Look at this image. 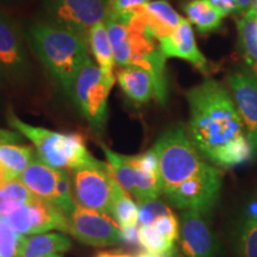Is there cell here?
Instances as JSON below:
<instances>
[{
    "mask_svg": "<svg viewBox=\"0 0 257 257\" xmlns=\"http://www.w3.org/2000/svg\"><path fill=\"white\" fill-rule=\"evenodd\" d=\"M189 138L204 159L232 168L252 159L245 127L234 100L216 80H206L187 92Z\"/></svg>",
    "mask_w": 257,
    "mask_h": 257,
    "instance_id": "6da1fadb",
    "label": "cell"
},
{
    "mask_svg": "<svg viewBox=\"0 0 257 257\" xmlns=\"http://www.w3.org/2000/svg\"><path fill=\"white\" fill-rule=\"evenodd\" d=\"M161 191L173 206L206 214L219 199L221 174L202 159L182 125L168 128L155 147Z\"/></svg>",
    "mask_w": 257,
    "mask_h": 257,
    "instance_id": "7a4b0ae2",
    "label": "cell"
},
{
    "mask_svg": "<svg viewBox=\"0 0 257 257\" xmlns=\"http://www.w3.org/2000/svg\"><path fill=\"white\" fill-rule=\"evenodd\" d=\"M28 38L51 78L70 94L79 70L91 59L88 41L75 32L47 22L32 25Z\"/></svg>",
    "mask_w": 257,
    "mask_h": 257,
    "instance_id": "3957f363",
    "label": "cell"
},
{
    "mask_svg": "<svg viewBox=\"0 0 257 257\" xmlns=\"http://www.w3.org/2000/svg\"><path fill=\"white\" fill-rule=\"evenodd\" d=\"M9 124L31 141L44 163L57 169H74L94 160L78 134H60L48 128L32 126L10 112Z\"/></svg>",
    "mask_w": 257,
    "mask_h": 257,
    "instance_id": "277c9868",
    "label": "cell"
},
{
    "mask_svg": "<svg viewBox=\"0 0 257 257\" xmlns=\"http://www.w3.org/2000/svg\"><path fill=\"white\" fill-rule=\"evenodd\" d=\"M113 74H106L89 59L74 80L70 95L93 130L100 133L107 118L108 95L114 85Z\"/></svg>",
    "mask_w": 257,
    "mask_h": 257,
    "instance_id": "5b68a950",
    "label": "cell"
},
{
    "mask_svg": "<svg viewBox=\"0 0 257 257\" xmlns=\"http://www.w3.org/2000/svg\"><path fill=\"white\" fill-rule=\"evenodd\" d=\"M117 184L110 165L96 159L72 169V191L76 204L107 216H111Z\"/></svg>",
    "mask_w": 257,
    "mask_h": 257,
    "instance_id": "8992f818",
    "label": "cell"
},
{
    "mask_svg": "<svg viewBox=\"0 0 257 257\" xmlns=\"http://www.w3.org/2000/svg\"><path fill=\"white\" fill-rule=\"evenodd\" d=\"M108 0H44V22L67 29L88 41L95 24L104 22Z\"/></svg>",
    "mask_w": 257,
    "mask_h": 257,
    "instance_id": "52a82bcc",
    "label": "cell"
},
{
    "mask_svg": "<svg viewBox=\"0 0 257 257\" xmlns=\"http://www.w3.org/2000/svg\"><path fill=\"white\" fill-rule=\"evenodd\" d=\"M2 218L22 234L44 233L54 229L70 232L68 217L51 201L37 197Z\"/></svg>",
    "mask_w": 257,
    "mask_h": 257,
    "instance_id": "ba28073f",
    "label": "cell"
},
{
    "mask_svg": "<svg viewBox=\"0 0 257 257\" xmlns=\"http://www.w3.org/2000/svg\"><path fill=\"white\" fill-rule=\"evenodd\" d=\"M108 165L111 167L114 179L126 191L133 194L140 202L159 199L161 191L160 175L148 173L141 169L130 156L119 155L112 152L107 147L102 146Z\"/></svg>",
    "mask_w": 257,
    "mask_h": 257,
    "instance_id": "9c48e42d",
    "label": "cell"
},
{
    "mask_svg": "<svg viewBox=\"0 0 257 257\" xmlns=\"http://www.w3.org/2000/svg\"><path fill=\"white\" fill-rule=\"evenodd\" d=\"M70 232L80 242L94 246L112 245L120 242V229L107 214L76 204L69 217Z\"/></svg>",
    "mask_w": 257,
    "mask_h": 257,
    "instance_id": "30bf717a",
    "label": "cell"
},
{
    "mask_svg": "<svg viewBox=\"0 0 257 257\" xmlns=\"http://www.w3.org/2000/svg\"><path fill=\"white\" fill-rule=\"evenodd\" d=\"M179 239L185 257H218L219 242L201 212H182Z\"/></svg>",
    "mask_w": 257,
    "mask_h": 257,
    "instance_id": "8fae6325",
    "label": "cell"
},
{
    "mask_svg": "<svg viewBox=\"0 0 257 257\" xmlns=\"http://www.w3.org/2000/svg\"><path fill=\"white\" fill-rule=\"evenodd\" d=\"M234 104L245 127L252 157L257 156V76L250 72H236L229 76Z\"/></svg>",
    "mask_w": 257,
    "mask_h": 257,
    "instance_id": "7c38bea8",
    "label": "cell"
},
{
    "mask_svg": "<svg viewBox=\"0 0 257 257\" xmlns=\"http://www.w3.org/2000/svg\"><path fill=\"white\" fill-rule=\"evenodd\" d=\"M30 62L21 35L9 17L0 14V72L12 80L24 78Z\"/></svg>",
    "mask_w": 257,
    "mask_h": 257,
    "instance_id": "4fadbf2b",
    "label": "cell"
},
{
    "mask_svg": "<svg viewBox=\"0 0 257 257\" xmlns=\"http://www.w3.org/2000/svg\"><path fill=\"white\" fill-rule=\"evenodd\" d=\"M159 43L166 57H176L188 61L201 72H207V60L199 50L192 24L187 19H182L179 27L168 36L161 38Z\"/></svg>",
    "mask_w": 257,
    "mask_h": 257,
    "instance_id": "5bb4252c",
    "label": "cell"
},
{
    "mask_svg": "<svg viewBox=\"0 0 257 257\" xmlns=\"http://www.w3.org/2000/svg\"><path fill=\"white\" fill-rule=\"evenodd\" d=\"M61 172L62 169L48 166L40 159H34L18 179L35 197L53 202L56 195Z\"/></svg>",
    "mask_w": 257,
    "mask_h": 257,
    "instance_id": "9a60e30c",
    "label": "cell"
},
{
    "mask_svg": "<svg viewBox=\"0 0 257 257\" xmlns=\"http://www.w3.org/2000/svg\"><path fill=\"white\" fill-rule=\"evenodd\" d=\"M117 80L125 95L136 104H146L156 96L155 80L148 70L142 67H121L117 73Z\"/></svg>",
    "mask_w": 257,
    "mask_h": 257,
    "instance_id": "2e32d148",
    "label": "cell"
},
{
    "mask_svg": "<svg viewBox=\"0 0 257 257\" xmlns=\"http://www.w3.org/2000/svg\"><path fill=\"white\" fill-rule=\"evenodd\" d=\"M141 15L148 31L157 41L172 34L184 19L165 0L149 2L141 9Z\"/></svg>",
    "mask_w": 257,
    "mask_h": 257,
    "instance_id": "e0dca14e",
    "label": "cell"
},
{
    "mask_svg": "<svg viewBox=\"0 0 257 257\" xmlns=\"http://www.w3.org/2000/svg\"><path fill=\"white\" fill-rule=\"evenodd\" d=\"M70 239L61 233H38L27 238L19 257H48L69 250Z\"/></svg>",
    "mask_w": 257,
    "mask_h": 257,
    "instance_id": "ac0fdd59",
    "label": "cell"
},
{
    "mask_svg": "<svg viewBox=\"0 0 257 257\" xmlns=\"http://www.w3.org/2000/svg\"><path fill=\"white\" fill-rule=\"evenodd\" d=\"M237 257H257V214L246 211L233 230Z\"/></svg>",
    "mask_w": 257,
    "mask_h": 257,
    "instance_id": "d6986e66",
    "label": "cell"
},
{
    "mask_svg": "<svg viewBox=\"0 0 257 257\" xmlns=\"http://www.w3.org/2000/svg\"><path fill=\"white\" fill-rule=\"evenodd\" d=\"M88 47L98 66L106 74H113L115 60L105 22H100L91 29L88 34Z\"/></svg>",
    "mask_w": 257,
    "mask_h": 257,
    "instance_id": "ffe728a7",
    "label": "cell"
},
{
    "mask_svg": "<svg viewBox=\"0 0 257 257\" xmlns=\"http://www.w3.org/2000/svg\"><path fill=\"white\" fill-rule=\"evenodd\" d=\"M185 12L191 24H194L202 34L219 29L224 18V15L208 0H192L185 6Z\"/></svg>",
    "mask_w": 257,
    "mask_h": 257,
    "instance_id": "44dd1931",
    "label": "cell"
},
{
    "mask_svg": "<svg viewBox=\"0 0 257 257\" xmlns=\"http://www.w3.org/2000/svg\"><path fill=\"white\" fill-rule=\"evenodd\" d=\"M34 160V150L16 143L0 144V166L4 168L9 180L17 179Z\"/></svg>",
    "mask_w": 257,
    "mask_h": 257,
    "instance_id": "7402d4cb",
    "label": "cell"
},
{
    "mask_svg": "<svg viewBox=\"0 0 257 257\" xmlns=\"http://www.w3.org/2000/svg\"><path fill=\"white\" fill-rule=\"evenodd\" d=\"M257 15L252 11L245 12L244 16L237 22L239 32V43L242 48L244 60L257 76Z\"/></svg>",
    "mask_w": 257,
    "mask_h": 257,
    "instance_id": "603a6c76",
    "label": "cell"
},
{
    "mask_svg": "<svg viewBox=\"0 0 257 257\" xmlns=\"http://www.w3.org/2000/svg\"><path fill=\"white\" fill-rule=\"evenodd\" d=\"M111 216L120 230L138 226V206L119 184L114 189Z\"/></svg>",
    "mask_w": 257,
    "mask_h": 257,
    "instance_id": "cb8c5ba5",
    "label": "cell"
},
{
    "mask_svg": "<svg viewBox=\"0 0 257 257\" xmlns=\"http://www.w3.org/2000/svg\"><path fill=\"white\" fill-rule=\"evenodd\" d=\"M104 22L106 28H107L115 64L119 67L128 66L131 59V49L127 27L117 19L110 17V16H106Z\"/></svg>",
    "mask_w": 257,
    "mask_h": 257,
    "instance_id": "d4e9b609",
    "label": "cell"
},
{
    "mask_svg": "<svg viewBox=\"0 0 257 257\" xmlns=\"http://www.w3.org/2000/svg\"><path fill=\"white\" fill-rule=\"evenodd\" d=\"M35 195L18 178L0 185V217L30 202Z\"/></svg>",
    "mask_w": 257,
    "mask_h": 257,
    "instance_id": "484cf974",
    "label": "cell"
},
{
    "mask_svg": "<svg viewBox=\"0 0 257 257\" xmlns=\"http://www.w3.org/2000/svg\"><path fill=\"white\" fill-rule=\"evenodd\" d=\"M27 238L0 217V257H19Z\"/></svg>",
    "mask_w": 257,
    "mask_h": 257,
    "instance_id": "4316f807",
    "label": "cell"
},
{
    "mask_svg": "<svg viewBox=\"0 0 257 257\" xmlns=\"http://www.w3.org/2000/svg\"><path fill=\"white\" fill-rule=\"evenodd\" d=\"M149 2L150 0H108L107 16L127 25L138 10Z\"/></svg>",
    "mask_w": 257,
    "mask_h": 257,
    "instance_id": "83f0119b",
    "label": "cell"
},
{
    "mask_svg": "<svg viewBox=\"0 0 257 257\" xmlns=\"http://www.w3.org/2000/svg\"><path fill=\"white\" fill-rule=\"evenodd\" d=\"M138 243L147 251L152 252H168L174 250V244L163 239L152 227L142 225H138Z\"/></svg>",
    "mask_w": 257,
    "mask_h": 257,
    "instance_id": "f1b7e54d",
    "label": "cell"
},
{
    "mask_svg": "<svg viewBox=\"0 0 257 257\" xmlns=\"http://www.w3.org/2000/svg\"><path fill=\"white\" fill-rule=\"evenodd\" d=\"M218 11L225 16L239 12L238 3L237 0H208Z\"/></svg>",
    "mask_w": 257,
    "mask_h": 257,
    "instance_id": "f546056e",
    "label": "cell"
},
{
    "mask_svg": "<svg viewBox=\"0 0 257 257\" xmlns=\"http://www.w3.org/2000/svg\"><path fill=\"white\" fill-rule=\"evenodd\" d=\"M120 237L121 240H124L126 243H138V226L131 227V229L120 230Z\"/></svg>",
    "mask_w": 257,
    "mask_h": 257,
    "instance_id": "4dcf8cb0",
    "label": "cell"
},
{
    "mask_svg": "<svg viewBox=\"0 0 257 257\" xmlns=\"http://www.w3.org/2000/svg\"><path fill=\"white\" fill-rule=\"evenodd\" d=\"M21 141V136L18 134L14 133V131H8L0 128V144L5 143H15Z\"/></svg>",
    "mask_w": 257,
    "mask_h": 257,
    "instance_id": "1f68e13d",
    "label": "cell"
},
{
    "mask_svg": "<svg viewBox=\"0 0 257 257\" xmlns=\"http://www.w3.org/2000/svg\"><path fill=\"white\" fill-rule=\"evenodd\" d=\"M137 257H174V250L168 252H152V251H142L137 255Z\"/></svg>",
    "mask_w": 257,
    "mask_h": 257,
    "instance_id": "d6a6232c",
    "label": "cell"
},
{
    "mask_svg": "<svg viewBox=\"0 0 257 257\" xmlns=\"http://www.w3.org/2000/svg\"><path fill=\"white\" fill-rule=\"evenodd\" d=\"M237 3H238V9H239V12H248L250 8H251L252 4H253V0H237Z\"/></svg>",
    "mask_w": 257,
    "mask_h": 257,
    "instance_id": "836d02e7",
    "label": "cell"
},
{
    "mask_svg": "<svg viewBox=\"0 0 257 257\" xmlns=\"http://www.w3.org/2000/svg\"><path fill=\"white\" fill-rule=\"evenodd\" d=\"M117 256L118 255H113V253H110V252H101L96 257H117Z\"/></svg>",
    "mask_w": 257,
    "mask_h": 257,
    "instance_id": "e575fe53",
    "label": "cell"
},
{
    "mask_svg": "<svg viewBox=\"0 0 257 257\" xmlns=\"http://www.w3.org/2000/svg\"><path fill=\"white\" fill-rule=\"evenodd\" d=\"M250 11H252L253 14L257 15V0H253V4L251 8H250Z\"/></svg>",
    "mask_w": 257,
    "mask_h": 257,
    "instance_id": "d590c367",
    "label": "cell"
},
{
    "mask_svg": "<svg viewBox=\"0 0 257 257\" xmlns=\"http://www.w3.org/2000/svg\"><path fill=\"white\" fill-rule=\"evenodd\" d=\"M48 257H61V256L57 255V253H54V255H50V256H48Z\"/></svg>",
    "mask_w": 257,
    "mask_h": 257,
    "instance_id": "8d00e7d4",
    "label": "cell"
},
{
    "mask_svg": "<svg viewBox=\"0 0 257 257\" xmlns=\"http://www.w3.org/2000/svg\"><path fill=\"white\" fill-rule=\"evenodd\" d=\"M117 257H130V256H126V255H118Z\"/></svg>",
    "mask_w": 257,
    "mask_h": 257,
    "instance_id": "74e56055",
    "label": "cell"
},
{
    "mask_svg": "<svg viewBox=\"0 0 257 257\" xmlns=\"http://www.w3.org/2000/svg\"><path fill=\"white\" fill-rule=\"evenodd\" d=\"M3 2H9V0H3Z\"/></svg>",
    "mask_w": 257,
    "mask_h": 257,
    "instance_id": "f35d334b",
    "label": "cell"
},
{
    "mask_svg": "<svg viewBox=\"0 0 257 257\" xmlns=\"http://www.w3.org/2000/svg\"><path fill=\"white\" fill-rule=\"evenodd\" d=\"M256 23H257V19H256Z\"/></svg>",
    "mask_w": 257,
    "mask_h": 257,
    "instance_id": "ab89813d",
    "label": "cell"
}]
</instances>
